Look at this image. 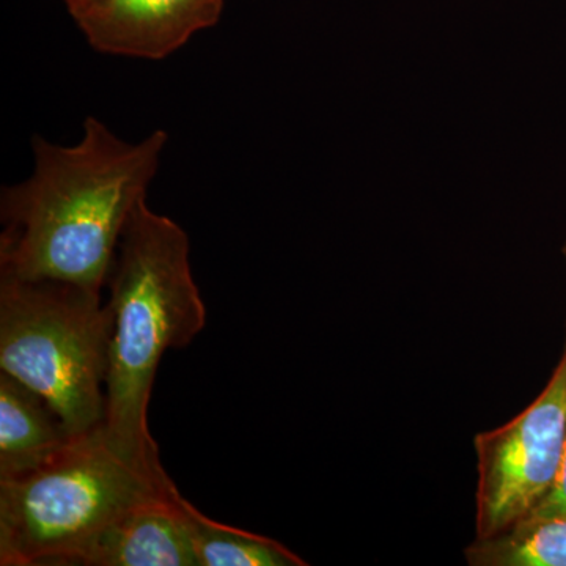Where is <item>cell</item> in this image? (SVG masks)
Returning a JSON list of instances; mask_svg holds the SVG:
<instances>
[{"label": "cell", "mask_w": 566, "mask_h": 566, "mask_svg": "<svg viewBox=\"0 0 566 566\" xmlns=\"http://www.w3.org/2000/svg\"><path fill=\"white\" fill-rule=\"evenodd\" d=\"M178 488L134 506L107 527L77 566H200Z\"/></svg>", "instance_id": "cell-7"}, {"label": "cell", "mask_w": 566, "mask_h": 566, "mask_svg": "<svg viewBox=\"0 0 566 566\" xmlns=\"http://www.w3.org/2000/svg\"><path fill=\"white\" fill-rule=\"evenodd\" d=\"M562 253H564V259H565V262H566V240H565V243H564V248H562ZM564 354L566 356V346H565V349H564Z\"/></svg>", "instance_id": "cell-13"}, {"label": "cell", "mask_w": 566, "mask_h": 566, "mask_svg": "<svg viewBox=\"0 0 566 566\" xmlns=\"http://www.w3.org/2000/svg\"><path fill=\"white\" fill-rule=\"evenodd\" d=\"M111 335L102 290L0 275V371L40 394L74 438L104 424Z\"/></svg>", "instance_id": "cell-4"}, {"label": "cell", "mask_w": 566, "mask_h": 566, "mask_svg": "<svg viewBox=\"0 0 566 566\" xmlns=\"http://www.w3.org/2000/svg\"><path fill=\"white\" fill-rule=\"evenodd\" d=\"M566 441V356L543 392L494 430L474 438L475 536L501 534L526 520L556 482Z\"/></svg>", "instance_id": "cell-5"}, {"label": "cell", "mask_w": 566, "mask_h": 566, "mask_svg": "<svg viewBox=\"0 0 566 566\" xmlns=\"http://www.w3.org/2000/svg\"><path fill=\"white\" fill-rule=\"evenodd\" d=\"M166 145L163 129L128 142L96 117L70 147L33 136L31 177L0 193V275L103 292Z\"/></svg>", "instance_id": "cell-1"}, {"label": "cell", "mask_w": 566, "mask_h": 566, "mask_svg": "<svg viewBox=\"0 0 566 566\" xmlns=\"http://www.w3.org/2000/svg\"><path fill=\"white\" fill-rule=\"evenodd\" d=\"M223 0H96L74 18L93 50L161 61L221 20Z\"/></svg>", "instance_id": "cell-6"}, {"label": "cell", "mask_w": 566, "mask_h": 566, "mask_svg": "<svg viewBox=\"0 0 566 566\" xmlns=\"http://www.w3.org/2000/svg\"><path fill=\"white\" fill-rule=\"evenodd\" d=\"M175 488L129 464L98 428L32 474L0 482V565L77 566L115 521Z\"/></svg>", "instance_id": "cell-3"}, {"label": "cell", "mask_w": 566, "mask_h": 566, "mask_svg": "<svg viewBox=\"0 0 566 566\" xmlns=\"http://www.w3.org/2000/svg\"><path fill=\"white\" fill-rule=\"evenodd\" d=\"M63 2H65L71 17L76 18L77 14L82 13L87 7H91L92 3H95L96 0H63Z\"/></svg>", "instance_id": "cell-12"}, {"label": "cell", "mask_w": 566, "mask_h": 566, "mask_svg": "<svg viewBox=\"0 0 566 566\" xmlns=\"http://www.w3.org/2000/svg\"><path fill=\"white\" fill-rule=\"evenodd\" d=\"M200 566H305L307 562L268 536L212 521L182 497Z\"/></svg>", "instance_id": "cell-10"}, {"label": "cell", "mask_w": 566, "mask_h": 566, "mask_svg": "<svg viewBox=\"0 0 566 566\" xmlns=\"http://www.w3.org/2000/svg\"><path fill=\"white\" fill-rule=\"evenodd\" d=\"M76 439L40 394L0 371V482L32 474Z\"/></svg>", "instance_id": "cell-8"}, {"label": "cell", "mask_w": 566, "mask_h": 566, "mask_svg": "<svg viewBox=\"0 0 566 566\" xmlns=\"http://www.w3.org/2000/svg\"><path fill=\"white\" fill-rule=\"evenodd\" d=\"M189 255L188 233L144 200L122 234L106 282L112 335L104 439L164 483L172 479L148 427L153 386L164 354L191 345L207 324Z\"/></svg>", "instance_id": "cell-2"}, {"label": "cell", "mask_w": 566, "mask_h": 566, "mask_svg": "<svg viewBox=\"0 0 566 566\" xmlns=\"http://www.w3.org/2000/svg\"><path fill=\"white\" fill-rule=\"evenodd\" d=\"M471 566H566V516L526 517L464 549Z\"/></svg>", "instance_id": "cell-9"}, {"label": "cell", "mask_w": 566, "mask_h": 566, "mask_svg": "<svg viewBox=\"0 0 566 566\" xmlns=\"http://www.w3.org/2000/svg\"><path fill=\"white\" fill-rule=\"evenodd\" d=\"M566 516V441L564 457H562L560 469L556 482L549 493L542 499L534 512L527 517H554Z\"/></svg>", "instance_id": "cell-11"}]
</instances>
